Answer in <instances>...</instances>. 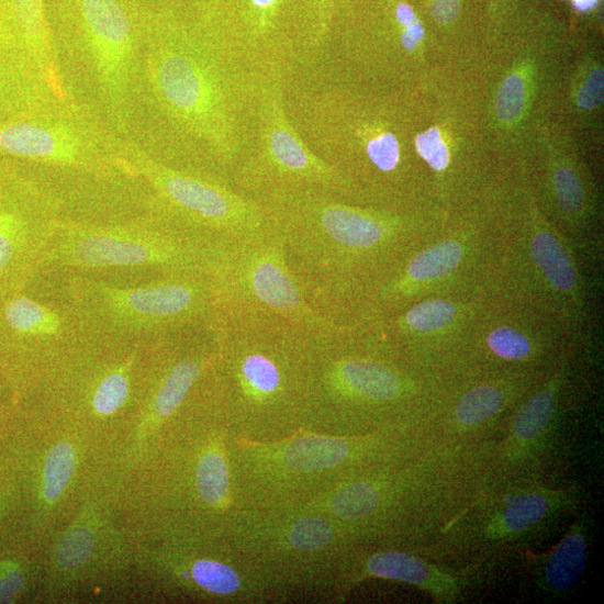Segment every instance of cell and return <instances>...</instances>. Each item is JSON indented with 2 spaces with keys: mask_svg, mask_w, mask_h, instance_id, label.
I'll return each mask as SVG.
<instances>
[{
  "mask_svg": "<svg viewBox=\"0 0 604 604\" xmlns=\"http://www.w3.org/2000/svg\"><path fill=\"white\" fill-rule=\"evenodd\" d=\"M264 76L226 52L194 0L144 9L141 109L153 138L147 152L170 167L231 184Z\"/></svg>",
  "mask_w": 604,
  "mask_h": 604,
  "instance_id": "6da1fadb",
  "label": "cell"
},
{
  "mask_svg": "<svg viewBox=\"0 0 604 604\" xmlns=\"http://www.w3.org/2000/svg\"><path fill=\"white\" fill-rule=\"evenodd\" d=\"M260 202L311 304L340 325L359 323L374 289L450 216L438 205L365 204L321 190L278 193Z\"/></svg>",
  "mask_w": 604,
  "mask_h": 604,
  "instance_id": "7a4b0ae2",
  "label": "cell"
},
{
  "mask_svg": "<svg viewBox=\"0 0 604 604\" xmlns=\"http://www.w3.org/2000/svg\"><path fill=\"white\" fill-rule=\"evenodd\" d=\"M411 92L321 64L288 74L286 105L302 138L350 181L361 203L438 205L413 148Z\"/></svg>",
  "mask_w": 604,
  "mask_h": 604,
  "instance_id": "3957f363",
  "label": "cell"
},
{
  "mask_svg": "<svg viewBox=\"0 0 604 604\" xmlns=\"http://www.w3.org/2000/svg\"><path fill=\"white\" fill-rule=\"evenodd\" d=\"M492 480L488 447L430 443L343 479L292 507L336 521L362 546L433 548Z\"/></svg>",
  "mask_w": 604,
  "mask_h": 604,
  "instance_id": "277c9868",
  "label": "cell"
},
{
  "mask_svg": "<svg viewBox=\"0 0 604 604\" xmlns=\"http://www.w3.org/2000/svg\"><path fill=\"white\" fill-rule=\"evenodd\" d=\"M236 436L272 440L307 427L316 346L304 328L268 317H213Z\"/></svg>",
  "mask_w": 604,
  "mask_h": 604,
  "instance_id": "5b68a950",
  "label": "cell"
},
{
  "mask_svg": "<svg viewBox=\"0 0 604 604\" xmlns=\"http://www.w3.org/2000/svg\"><path fill=\"white\" fill-rule=\"evenodd\" d=\"M438 382L407 366L358 323L316 346L307 428L365 435L422 426Z\"/></svg>",
  "mask_w": 604,
  "mask_h": 604,
  "instance_id": "8992f818",
  "label": "cell"
},
{
  "mask_svg": "<svg viewBox=\"0 0 604 604\" xmlns=\"http://www.w3.org/2000/svg\"><path fill=\"white\" fill-rule=\"evenodd\" d=\"M430 443L417 425L365 435L302 427L272 440L236 436L230 454L238 510L305 502L343 479Z\"/></svg>",
  "mask_w": 604,
  "mask_h": 604,
  "instance_id": "52a82bcc",
  "label": "cell"
},
{
  "mask_svg": "<svg viewBox=\"0 0 604 604\" xmlns=\"http://www.w3.org/2000/svg\"><path fill=\"white\" fill-rule=\"evenodd\" d=\"M51 8L68 93L130 138L141 110L144 8L132 0H51Z\"/></svg>",
  "mask_w": 604,
  "mask_h": 604,
  "instance_id": "ba28073f",
  "label": "cell"
},
{
  "mask_svg": "<svg viewBox=\"0 0 604 604\" xmlns=\"http://www.w3.org/2000/svg\"><path fill=\"white\" fill-rule=\"evenodd\" d=\"M502 245L488 297L533 309L578 344L590 323V297L577 247L541 209L526 176L501 191Z\"/></svg>",
  "mask_w": 604,
  "mask_h": 604,
  "instance_id": "9c48e42d",
  "label": "cell"
},
{
  "mask_svg": "<svg viewBox=\"0 0 604 604\" xmlns=\"http://www.w3.org/2000/svg\"><path fill=\"white\" fill-rule=\"evenodd\" d=\"M503 186L450 213L444 230L411 253L374 289L360 322L380 318L430 295L486 293L502 245Z\"/></svg>",
  "mask_w": 604,
  "mask_h": 604,
  "instance_id": "30bf717a",
  "label": "cell"
},
{
  "mask_svg": "<svg viewBox=\"0 0 604 604\" xmlns=\"http://www.w3.org/2000/svg\"><path fill=\"white\" fill-rule=\"evenodd\" d=\"M204 275L213 298L212 318L282 320L322 342L356 326L337 324L311 304L289 267L282 236L275 225L260 234L211 244Z\"/></svg>",
  "mask_w": 604,
  "mask_h": 604,
  "instance_id": "8fae6325",
  "label": "cell"
},
{
  "mask_svg": "<svg viewBox=\"0 0 604 604\" xmlns=\"http://www.w3.org/2000/svg\"><path fill=\"white\" fill-rule=\"evenodd\" d=\"M68 297L94 339L112 343H139L206 328L213 315L212 292L202 271L166 273L141 287L75 276Z\"/></svg>",
  "mask_w": 604,
  "mask_h": 604,
  "instance_id": "7c38bea8",
  "label": "cell"
},
{
  "mask_svg": "<svg viewBox=\"0 0 604 604\" xmlns=\"http://www.w3.org/2000/svg\"><path fill=\"white\" fill-rule=\"evenodd\" d=\"M234 550L279 589L335 578L345 560L365 547L336 521L297 507L239 508L232 519Z\"/></svg>",
  "mask_w": 604,
  "mask_h": 604,
  "instance_id": "4fadbf2b",
  "label": "cell"
},
{
  "mask_svg": "<svg viewBox=\"0 0 604 604\" xmlns=\"http://www.w3.org/2000/svg\"><path fill=\"white\" fill-rule=\"evenodd\" d=\"M120 136L94 109L57 100L0 121V158L75 172L94 180H139Z\"/></svg>",
  "mask_w": 604,
  "mask_h": 604,
  "instance_id": "5bb4252c",
  "label": "cell"
},
{
  "mask_svg": "<svg viewBox=\"0 0 604 604\" xmlns=\"http://www.w3.org/2000/svg\"><path fill=\"white\" fill-rule=\"evenodd\" d=\"M211 244L144 211L121 220L65 217L43 269L149 268L161 275L202 271Z\"/></svg>",
  "mask_w": 604,
  "mask_h": 604,
  "instance_id": "9a60e30c",
  "label": "cell"
},
{
  "mask_svg": "<svg viewBox=\"0 0 604 604\" xmlns=\"http://www.w3.org/2000/svg\"><path fill=\"white\" fill-rule=\"evenodd\" d=\"M289 72L262 77L250 135L231 176V186L247 198L321 190L361 203L350 181L322 159L297 131L286 105Z\"/></svg>",
  "mask_w": 604,
  "mask_h": 604,
  "instance_id": "2e32d148",
  "label": "cell"
},
{
  "mask_svg": "<svg viewBox=\"0 0 604 604\" xmlns=\"http://www.w3.org/2000/svg\"><path fill=\"white\" fill-rule=\"evenodd\" d=\"M125 155L146 190V211L209 244L273 227L265 204L238 193L226 181L170 167L131 138H126Z\"/></svg>",
  "mask_w": 604,
  "mask_h": 604,
  "instance_id": "e0dca14e",
  "label": "cell"
},
{
  "mask_svg": "<svg viewBox=\"0 0 604 604\" xmlns=\"http://www.w3.org/2000/svg\"><path fill=\"white\" fill-rule=\"evenodd\" d=\"M581 492L528 474L493 479L441 533L436 548L493 553L574 511Z\"/></svg>",
  "mask_w": 604,
  "mask_h": 604,
  "instance_id": "ac0fdd59",
  "label": "cell"
},
{
  "mask_svg": "<svg viewBox=\"0 0 604 604\" xmlns=\"http://www.w3.org/2000/svg\"><path fill=\"white\" fill-rule=\"evenodd\" d=\"M571 345L577 346L548 316L517 302L489 297L447 373H547Z\"/></svg>",
  "mask_w": 604,
  "mask_h": 604,
  "instance_id": "d6986e66",
  "label": "cell"
},
{
  "mask_svg": "<svg viewBox=\"0 0 604 604\" xmlns=\"http://www.w3.org/2000/svg\"><path fill=\"white\" fill-rule=\"evenodd\" d=\"M544 374L447 373L439 378L422 430L429 441L449 448L489 447Z\"/></svg>",
  "mask_w": 604,
  "mask_h": 604,
  "instance_id": "ffe728a7",
  "label": "cell"
},
{
  "mask_svg": "<svg viewBox=\"0 0 604 604\" xmlns=\"http://www.w3.org/2000/svg\"><path fill=\"white\" fill-rule=\"evenodd\" d=\"M65 201L9 159L0 186V300L24 292L43 270Z\"/></svg>",
  "mask_w": 604,
  "mask_h": 604,
  "instance_id": "44dd1931",
  "label": "cell"
},
{
  "mask_svg": "<svg viewBox=\"0 0 604 604\" xmlns=\"http://www.w3.org/2000/svg\"><path fill=\"white\" fill-rule=\"evenodd\" d=\"M488 298L483 292L430 295L361 324L407 366L439 379L454 367L466 335Z\"/></svg>",
  "mask_w": 604,
  "mask_h": 604,
  "instance_id": "7402d4cb",
  "label": "cell"
},
{
  "mask_svg": "<svg viewBox=\"0 0 604 604\" xmlns=\"http://www.w3.org/2000/svg\"><path fill=\"white\" fill-rule=\"evenodd\" d=\"M526 177L544 212L572 244H589L600 223L599 197L573 145L552 135L539 142Z\"/></svg>",
  "mask_w": 604,
  "mask_h": 604,
  "instance_id": "603a6c76",
  "label": "cell"
},
{
  "mask_svg": "<svg viewBox=\"0 0 604 604\" xmlns=\"http://www.w3.org/2000/svg\"><path fill=\"white\" fill-rule=\"evenodd\" d=\"M575 345L524 396L512 412L501 439L490 449L493 479L525 474L547 448L559 420L572 373Z\"/></svg>",
  "mask_w": 604,
  "mask_h": 604,
  "instance_id": "cb8c5ba5",
  "label": "cell"
},
{
  "mask_svg": "<svg viewBox=\"0 0 604 604\" xmlns=\"http://www.w3.org/2000/svg\"><path fill=\"white\" fill-rule=\"evenodd\" d=\"M370 579L400 582L428 593L438 603H457L469 586L470 578L434 564L409 548L370 546L355 550L340 566L333 582L334 591L346 594Z\"/></svg>",
  "mask_w": 604,
  "mask_h": 604,
  "instance_id": "d4e9b609",
  "label": "cell"
},
{
  "mask_svg": "<svg viewBox=\"0 0 604 604\" xmlns=\"http://www.w3.org/2000/svg\"><path fill=\"white\" fill-rule=\"evenodd\" d=\"M94 340L69 302L44 304L24 292L0 300V348L52 354Z\"/></svg>",
  "mask_w": 604,
  "mask_h": 604,
  "instance_id": "484cf974",
  "label": "cell"
},
{
  "mask_svg": "<svg viewBox=\"0 0 604 604\" xmlns=\"http://www.w3.org/2000/svg\"><path fill=\"white\" fill-rule=\"evenodd\" d=\"M0 42L24 54L55 88L69 96L59 70L45 0H0Z\"/></svg>",
  "mask_w": 604,
  "mask_h": 604,
  "instance_id": "4316f807",
  "label": "cell"
},
{
  "mask_svg": "<svg viewBox=\"0 0 604 604\" xmlns=\"http://www.w3.org/2000/svg\"><path fill=\"white\" fill-rule=\"evenodd\" d=\"M67 98L24 54L0 42V121Z\"/></svg>",
  "mask_w": 604,
  "mask_h": 604,
  "instance_id": "83f0119b",
  "label": "cell"
},
{
  "mask_svg": "<svg viewBox=\"0 0 604 604\" xmlns=\"http://www.w3.org/2000/svg\"><path fill=\"white\" fill-rule=\"evenodd\" d=\"M590 527V515L586 512L579 514L558 546L550 553L537 558L539 589L563 595L578 585L588 566Z\"/></svg>",
  "mask_w": 604,
  "mask_h": 604,
  "instance_id": "f1b7e54d",
  "label": "cell"
},
{
  "mask_svg": "<svg viewBox=\"0 0 604 604\" xmlns=\"http://www.w3.org/2000/svg\"><path fill=\"white\" fill-rule=\"evenodd\" d=\"M133 357L103 374L91 393V405L100 415H110L123 407L131 396L130 368Z\"/></svg>",
  "mask_w": 604,
  "mask_h": 604,
  "instance_id": "f546056e",
  "label": "cell"
},
{
  "mask_svg": "<svg viewBox=\"0 0 604 604\" xmlns=\"http://www.w3.org/2000/svg\"><path fill=\"white\" fill-rule=\"evenodd\" d=\"M571 103L574 112L590 118L603 103V68L597 58L589 57L573 80Z\"/></svg>",
  "mask_w": 604,
  "mask_h": 604,
  "instance_id": "4dcf8cb0",
  "label": "cell"
},
{
  "mask_svg": "<svg viewBox=\"0 0 604 604\" xmlns=\"http://www.w3.org/2000/svg\"><path fill=\"white\" fill-rule=\"evenodd\" d=\"M76 468V452L71 445L60 443L48 454L44 467V496L55 501L63 495Z\"/></svg>",
  "mask_w": 604,
  "mask_h": 604,
  "instance_id": "1f68e13d",
  "label": "cell"
},
{
  "mask_svg": "<svg viewBox=\"0 0 604 604\" xmlns=\"http://www.w3.org/2000/svg\"><path fill=\"white\" fill-rule=\"evenodd\" d=\"M96 538L91 530L77 528L71 530L56 550V563L60 569L74 570L85 564L91 557Z\"/></svg>",
  "mask_w": 604,
  "mask_h": 604,
  "instance_id": "d6a6232c",
  "label": "cell"
},
{
  "mask_svg": "<svg viewBox=\"0 0 604 604\" xmlns=\"http://www.w3.org/2000/svg\"><path fill=\"white\" fill-rule=\"evenodd\" d=\"M24 578L20 570L11 568L0 574V603L13 600L22 590Z\"/></svg>",
  "mask_w": 604,
  "mask_h": 604,
  "instance_id": "836d02e7",
  "label": "cell"
},
{
  "mask_svg": "<svg viewBox=\"0 0 604 604\" xmlns=\"http://www.w3.org/2000/svg\"><path fill=\"white\" fill-rule=\"evenodd\" d=\"M458 12V0H437L433 8V14L440 22L455 19Z\"/></svg>",
  "mask_w": 604,
  "mask_h": 604,
  "instance_id": "e575fe53",
  "label": "cell"
},
{
  "mask_svg": "<svg viewBox=\"0 0 604 604\" xmlns=\"http://www.w3.org/2000/svg\"><path fill=\"white\" fill-rule=\"evenodd\" d=\"M597 2L599 0H573L574 7L581 12L591 10Z\"/></svg>",
  "mask_w": 604,
  "mask_h": 604,
  "instance_id": "d590c367",
  "label": "cell"
},
{
  "mask_svg": "<svg viewBox=\"0 0 604 604\" xmlns=\"http://www.w3.org/2000/svg\"><path fill=\"white\" fill-rule=\"evenodd\" d=\"M9 165V159L0 158V186H2V181L7 171Z\"/></svg>",
  "mask_w": 604,
  "mask_h": 604,
  "instance_id": "8d00e7d4",
  "label": "cell"
}]
</instances>
